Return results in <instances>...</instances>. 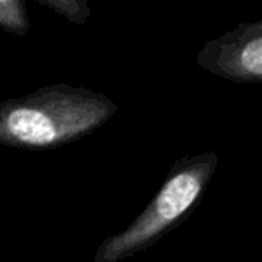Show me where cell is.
I'll return each mask as SVG.
<instances>
[{"label": "cell", "mask_w": 262, "mask_h": 262, "mask_svg": "<svg viewBox=\"0 0 262 262\" xmlns=\"http://www.w3.org/2000/svg\"><path fill=\"white\" fill-rule=\"evenodd\" d=\"M36 4L56 11L76 26H83L90 16V8L86 0H36Z\"/></svg>", "instance_id": "4"}, {"label": "cell", "mask_w": 262, "mask_h": 262, "mask_svg": "<svg viewBox=\"0 0 262 262\" xmlns=\"http://www.w3.org/2000/svg\"><path fill=\"white\" fill-rule=\"evenodd\" d=\"M237 65L243 72L262 76V36L246 41L237 52Z\"/></svg>", "instance_id": "5"}, {"label": "cell", "mask_w": 262, "mask_h": 262, "mask_svg": "<svg viewBox=\"0 0 262 262\" xmlns=\"http://www.w3.org/2000/svg\"><path fill=\"white\" fill-rule=\"evenodd\" d=\"M212 157L182 158L147 207L122 232L106 237L99 244L94 262H122L149 250L178 226L198 203L212 172Z\"/></svg>", "instance_id": "2"}, {"label": "cell", "mask_w": 262, "mask_h": 262, "mask_svg": "<svg viewBox=\"0 0 262 262\" xmlns=\"http://www.w3.org/2000/svg\"><path fill=\"white\" fill-rule=\"evenodd\" d=\"M117 113L104 94L72 84H49L0 102V146L56 149L92 135Z\"/></svg>", "instance_id": "1"}, {"label": "cell", "mask_w": 262, "mask_h": 262, "mask_svg": "<svg viewBox=\"0 0 262 262\" xmlns=\"http://www.w3.org/2000/svg\"><path fill=\"white\" fill-rule=\"evenodd\" d=\"M0 29L15 36L29 33V15L22 0H0Z\"/></svg>", "instance_id": "3"}]
</instances>
